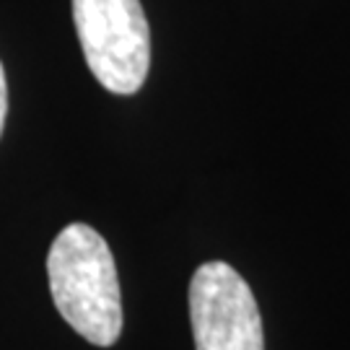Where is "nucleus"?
Returning a JSON list of instances; mask_svg holds the SVG:
<instances>
[{"mask_svg": "<svg viewBox=\"0 0 350 350\" xmlns=\"http://www.w3.org/2000/svg\"><path fill=\"white\" fill-rule=\"evenodd\" d=\"M50 293L63 319L91 345L112 348L122 332V293L109 244L88 224H70L47 254Z\"/></svg>", "mask_w": 350, "mask_h": 350, "instance_id": "nucleus-1", "label": "nucleus"}, {"mask_svg": "<svg viewBox=\"0 0 350 350\" xmlns=\"http://www.w3.org/2000/svg\"><path fill=\"white\" fill-rule=\"evenodd\" d=\"M88 70L120 96L135 94L150 68V29L140 0H73Z\"/></svg>", "mask_w": 350, "mask_h": 350, "instance_id": "nucleus-2", "label": "nucleus"}, {"mask_svg": "<svg viewBox=\"0 0 350 350\" xmlns=\"http://www.w3.org/2000/svg\"><path fill=\"white\" fill-rule=\"evenodd\" d=\"M195 350H265L262 317L247 280L231 265L205 262L189 280Z\"/></svg>", "mask_w": 350, "mask_h": 350, "instance_id": "nucleus-3", "label": "nucleus"}, {"mask_svg": "<svg viewBox=\"0 0 350 350\" xmlns=\"http://www.w3.org/2000/svg\"><path fill=\"white\" fill-rule=\"evenodd\" d=\"M5 114H8V86H5V73H3V65H0V135H3V127H5Z\"/></svg>", "mask_w": 350, "mask_h": 350, "instance_id": "nucleus-4", "label": "nucleus"}]
</instances>
